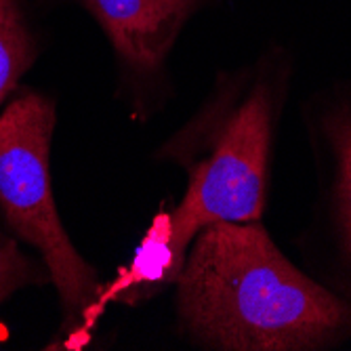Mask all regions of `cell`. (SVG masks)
<instances>
[{
	"mask_svg": "<svg viewBox=\"0 0 351 351\" xmlns=\"http://www.w3.org/2000/svg\"><path fill=\"white\" fill-rule=\"evenodd\" d=\"M175 335L202 351H335L351 301L286 254L263 221L213 223L173 286Z\"/></svg>",
	"mask_w": 351,
	"mask_h": 351,
	"instance_id": "1",
	"label": "cell"
},
{
	"mask_svg": "<svg viewBox=\"0 0 351 351\" xmlns=\"http://www.w3.org/2000/svg\"><path fill=\"white\" fill-rule=\"evenodd\" d=\"M295 74V51L267 43L252 59L219 70L196 110L152 152L154 165L185 177L183 196L171 206L173 238L185 254L213 223L263 221Z\"/></svg>",
	"mask_w": 351,
	"mask_h": 351,
	"instance_id": "2",
	"label": "cell"
},
{
	"mask_svg": "<svg viewBox=\"0 0 351 351\" xmlns=\"http://www.w3.org/2000/svg\"><path fill=\"white\" fill-rule=\"evenodd\" d=\"M57 104L51 95L19 86L0 112V217L3 228L38 252L61 309V347L88 345L86 317L104 278L72 242L53 191L51 152Z\"/></svg>",
	"mask_w": 351,
	"mask_h": 351,
	"instance_id": "3",
	"label": "cell"
},
{
	"mask_svg": "<svg viewBox=\"0 0 351 351\" xmlns=\"http://www.w3.org/2000/svg\"><path fill=\"white\" fill-rule=\"evenodd\" d=\"M313 198L293 244L301 265L351 301V72L311 88L299 104Z\"/></svg>",
	"mask_w": 351,
	"mask_h": 351,
	"instance_id": "4",
	"label": "cell"
},
{
	"mask_svg": "<svg viewBox=\"0 0 351 351\" xmlns=\"http://www.w3.org/2000/svg\"><path fill=\"white\" fill-rule=\"evenodd\" d=\"M74 5L99 27L114 63V97L137 124L160 116L177 95L173 53L187 25L219 0H43Z\"/></svg>",
	"mask_w": 351,
	"mask_h": 351,
	"instance_id": "5",
	"label": "cell"
},
{
	"mask_svg": "<svg viewBox=\"0 0 351 351\" xmlns=\"http://www.w3.org/2000/svg\"><path fill=\"white\" fill-rule=\"evenodd\" d=\"M187 254L173 238L171 206L160 208L147 226L129 263L116 269L112 280H104L101 293L86 317V332L93 337L110 305L139 307L173 289Z\"/></svg>",
	"mask_w": 351,
	"mask_h": 351,
	"instance_id": "6",
	"label": "cell"
},
{
	"mask_svg": "<svg viewBox=\"0 0 351 351\" xmlns=\"http://www.w3.org/2000/svg\"><path fill=\"white\" fill-rule=\"evenodd\" d=\"M45 38L27 0H0V108L36 66Z\"/></svg>",
	"mask_w": 351,
	"mask_h": 351,
	"instance_id": "7",
	"label": "cell"
},
{
	"mask_svg": "<svg viewBox=\"0 0 351 351\" xmlns=\"http://www.w3.org/2000/svg\"><path fill=\"white\" fill-rule=\"evenodd\" d=\"M49 284V271L40 259L21 248V242L0 228V307L17 293Z\"/></svg>",
	"mask_w": 351,
	"mask_h": 351,
	"instance_id": "8",
	"label": "cell"
}]
</instances>
